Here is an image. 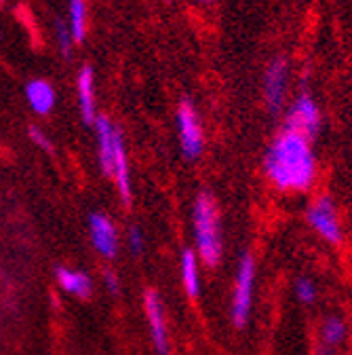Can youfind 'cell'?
<instances>
[{"label":"cell","instance_id":"1","mask_svg":"<svg viewBox=\"0 0 352 355\" xmlns=\"http://www.w3.org/2000/svg\"><path fill=\"white\" fill-rule=\"evenodd\" d=\"M263 171L275 189L283 193L308 191L317 180V159L311 140L283 129L266 150Z\"/></svg>","mask_w":352,"mask_h":355},{"label":"cell","instance_id":"2","mask_svg":"<svg viewBox=\"0 0 352 355\" xmlns=\"http://www.w3.org/2000/svg\"><path fill=\"white\" fill-rule=\"evenodd\" d=\"M192 227L198 256L207 266H217L222 260V222L219 207L209 193H201L194 201Z\"/></svg>","mask_w":352,"mask_h":355},{"label":"cell","instance_id":"3","mask_svg":"<svg viewBox=\"0 0 352 355\" xmlns=\"http://www.w3.org/2000/svg\"><path fill=\"white\" fill-rule=\"evenodd\" d=\"M253 288H255V260L251 254H243L239 262V271L234 279V292H232V324L237 328H243L249 322L251 302H253Z\"/></svg>","mask_w":352,"mask_h":355},{"label":"cell","instance_id":"4","mask_svg":"<svg viewBox=\"0 0 352 355\" xmlns=\"http://www.w3.org/2000/svg\"><path fill=\"white\" fill-rule=\"evenodd\" d=\"M178 133H180L182 155L188 161L198 159L205 148V138H203V127H201L198 114L188 100H182L178 108Z\"/></svg>","mask_w":352,"mask_h":355},{"label":"cell","instance_id":"5","mask_svg":"<svg viewBox=\"0 0 352 355\" xmlns=\"http://www.w3.org/2000/svg\"><path fill=\"white\" fill-rule=\"evenodd\" d=\"M283 129L295 131L308 140H313L321 131V112L311 96L308 94L297 96V100L291 104V108L287 112V121H285Z\"/></svg>","mask_w":352,"mask_h":355},{"label":"cell","instance_id":"6","mask_svg":"<svg viewBox=\"0 0 352 355\" xmlns=\"http://www.w3.org/2000/svg\"><path fill=\"white\" fill-rule=\"evenodd\" d=\"M308 225H311L325 241L340 243L342 241V227L335 203L329 197H319L311 207H308Z\"/></svg>","mask_w":352,"mask_h":355},{"label":"cell","instance_id":"7","mask_svg":"<svg viewBox=\"0 0 352 355\" xmlns=\"http://www.w3.org/2000/svg\"><path fill=\"white\" fill-rule=\"evenodd\" d=\"M287 78H289V64L283 58H277L268 64L266 74H263V98L272 112H279L285 102L287 92Z\"/></svg>","mask_w":352,"mask_h":355},{"label":"cell","instance_id":"8","mask_svg":"<svg viewBox=\"0 0 352 355\" xmlns=\"http://www.w3.org/2000/svg\"><path fill=\"white\" fill-rule=\"evenodd\" d=\"M144 309H146V320H148L154 349L158 351V355H169V334H167V324H165V311H163L160 296L154 290H148L144 294Z\"/></svg>","mask_w":352,"mask_h":355},{"label":"cell","instance_id":"9","mask_svg":"<svg viewBox=\"0 0 352 355\" xmlns=\"http://www.w3.org/2000/svg\"><path fill=\"white\" fill-rule=\"evenodd\" d=\"M89 233H91V243L98 250V254H102L104 258H114L118 254V233L106 214L102 211L91 214Z\"/></svg>","mask_w":352,"mask_h":355},{"label":"cell","instance_id":"10","mask_svg":"<svg viewBox=\"0 0 352 355\" xmlns=\"http://www.w3.org/2000/svg\"><path fill=\"white\" fill-rule=\"evenodd\" d=\"M110 178L116 182L120 199L129 205L131 203V175H129V161H127V150H124V140L122 133L116 127L114 131V157H112V173Z\"/></svg>","mask_w":352,"mask_h":355},{"label":"cell","instance_id":"11","mask_svg":"<svg viewBox=\"0 0 352 355\" xmlns=\"http://www.w3.org/2000/svg\"><path fill=\"white\" fill-rule=\"evenodd\" d=\"M95 76L93 68L84 66L78 72L76 89H78V106H80V116L86 125H93L98 119V108H95Z\"/></svg>","mask_w":352,"mask_h":355},{"label":"cell","instance_id":"12","mask_svg":"<svg viewBox=\"0 0 352 355\" xmlns=\"http://www.w3.org/2000/svg\"><path fill=\"white\" fill-rule=\"evenodd\" d=\"M26 100L36 114L47 116L55 108V87L45 78H32L26 85Z\"/></svg>","mask_w":352,"mask_h":355},{"label":"cell","instance_id":"13","mask_svg":"<svg viewBox=\"0 0 352 355\" xmlns=\"http://www.w3.org/2000/svg\"><path fill=\"white\" fill-rule=\"evenodd\" d=\"M95 133H98V155H100V165L106 175L112 173V157H114V131L116 127L110 123L108 116L98 114L95 119Z\"/></svg>","mask_w":352,"mask_h":355},{"label":"cell","instance_id":"14","mask_svg":"<svg viewBox=\"0 0 352 355\" xmlns=\"http://www.w3.org/2000/svg\"><path fill=\"white\" fill-rule=\"evenodd\" d=\"M55 279L59 284V288L76 298H89L93 292V282L91 277L82 273V271H74L68 269V266H57L55 269Z\"/></svg>","mask_w":352,"mask_h":355},{"label":"cell","instance_id":"15","mask_svg":"<svg viewBox=\"0 0 352 355\" xmlns=\"http://www.w3.org/2000/svg\"><path fill=\"white\" fill-rule=\"evenodd\" d=\"M182 284L190 298H196L201 292V277H198V262L192 250H184L182 254Z\"/></svg>","mask_w":352,"mask_h":355},{"label":"cell","instance_id":"16","mask_svg":"<svg viewBox=\"0 0 352 355\" xmlns=\"http://www.w3.org/2000/svg\"><path fill=\"white\" fill-rule=\"evenodd\" d=\"M68 26L74 42H82L86 36V0H68Z\"/></svg>","mask_w":352,"mask_h":355},{"label":"cell","instance_id":"17","mask_svg":"<svg viewBox=\"0 0 352 355\" xmlns=\"http://www.w3.org/2000/svg\"><path fill=\"white\" fill-rule=\"evenodd\" d=\"M321 336H323V343L329 345V347H337L344 336H346V326L340 318H329L325 324H323V330H321Z\"/></svg>","mask_w":352,"mask_h":355},{"label":"cell","instance_id":"18","mask_svg":"<svg viewBox=\"0 0 352 355\" xmlns=\"http://www.w3.org/2000/svg\"><path fill=\"white\" fill-rule=\"evenodd\" d=\"M55 38H57V47H59L62 55H64V58H70L74 38H72V30H70L68 21L55 19Z\"/></svg>","mask_w":352,"mask_h":355},{"label":"cell","instance_id":"19","mask_svg":"<svg viewBox=\"0 0 352 355\" xmlns=\"http://www.w3.org/2000/svg\"><path fill=\"white\" fill-rule=\"evenodd\" d=\"M295 294H297V298H299L304 304H311V302H315V298H317V288H315V284H313L311 279L302 277V279H297V284H295Z\"/></svg>","mask_w":352,"mask_h":355},{"label":"cell","instance_id":"20","mask_svg":"<svg viewBox=\"0 0 352 355\" xmlns=\"http://www.w3.org/2000/svg\"><path fill=\"white\" fill-rule=\"evenodd\" d=\"M127 243H129V250L131 254L140 256L144 252V233L140 227H131L129 233H127Z\"/></svg>","mask_w":352,"mask_h":355},{"label":"cell","instance_id":"21","mask_svg":"<svg viewBox=\"0 0 352 355\" xmlns=\"http://www.w3.org/2000/svg\"><path fill=\"white\" fill-rule=\"evenodd\" d=\"M28 133H30V140H32L38 148H42L45 153H53V144H51V140L47 138V133L42 131L40 127L32 125V127L28 129Z\"/></svg>","mask_w":352,"mask_h":355},{"label":"cell","instance_id":"22","mask_svg":"<svg viewBox=\"0 0 352 355\" xmlns=\"http://www.w3.org/2000/svg\"><path fill=\"white\" fill-rule=\"evenodd\" d=\"M104 284H106L108 292H112V294H116V292L120 290V282H118V275H116V273H112V271H108V273L104 275Z\"/></svg>","mask_w":352,"mask_h":355},{"label":"cell","instance_id":"23","mask_svg":"<svg viewBox=\"0 0 352 355\" xmlns=\"http://www.w3.org/2000/svg\"><path fill=\"white\" fill-rule=\"evenodd\" d=\"M319 355H329V353H327V351H323V353H319Z\"/></svg>","mask_w":352,"mask_h":355},{"label":"cell","instance_id":"24","mask_svg":"<svg viewBox=\"0 0 352 355\" xmlns=\"http://www.w3.org/2000/svg\"><path fill=\"white\" fill-rule=\"evenodd\" d=\"M201 3H211V0H201Z\"/></svg>","mask_w":352,"mask_h":355},{"label":"cell","instance_id":"25","mask_svg":"<svg viewBox=\"0 0 352 355\" xmlns=\"http://www.w3.org/2000/svg\"><path fill=\"white\" fill-rule=\"evenodd\" d=\"M167 3H171V0H167Z\"/></svg>","mask_w":352,"mask_h":355}]
</instances>
